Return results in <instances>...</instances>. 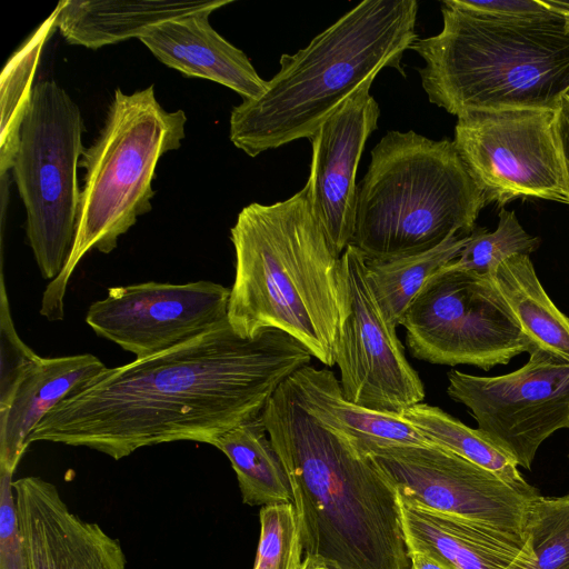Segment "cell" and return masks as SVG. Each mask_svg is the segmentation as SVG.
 I'll list each match as a JSON object with an SVG mask.
<instances>
[{"instance_id": "6da1fadb", "label": "cell", "mask_w": 569, "mask_h": 569, "mask_svg": "<svg viewBox=\"0 0 569 569\" xmlns=\"http://www.w3.org/2000/svg\"><path fill=\"white\" fill-rule=\"evenodd\" d=\"M311 357L281 330L242 338L227 320L158 355L103 369L43 417L28 446L87 447L114 460L164 442L213 446L260 416Z\"/></svg>"}, {"instance_id": "7a4b0ae2", "label": "cell", "mask_w": 569, "mask_h": 569, "mask_svg": "<svg viewBox=\"0 0 569 569\" xmlns=\"http://www.w3.org/2000/svg\"><path fill=\"white\" fill-rule=\"evenodd\" d=\"M261 417L289 480L305 556L336 569H410L398 490L375 458L315 420L289 380Z\"/></svg>"}, {"instance_id": "3957f363", "label": "cell", "mask_w": 569, "mask_h": 569, "mask_svg": "<svg viewBox=\"0 0 569 569\" xmlns=\"http://www.w3.org/2000/svg\"><path fill=\"white\" fill-rule=\"evenodd\" d=\"M236 274L228 321L242 338L281 330L325 366L336 365L340 254L305 187L272 204L246 206L230 229Z\"/></svg>"}, {"instance_id": "277c9868", "label": "cell", "mask_w": 569, "mask_h": 569, "mask_svg": "<svg viewBox=\"0 0 569 569\" xmlns=\"http://www.w3.org/2000/svg\"><path fill=\"white\" fill-rule=\"evenodd\" d=\"M416 0H365L280 57V69L256 99L231 110L229 138L249 157L309 139L343 102L383 68L400 64L416 41Z\"/></svg>"}, {"instance_id": "5b68a950", "label": "cell", "mask_w": 569, "mask_h": 569, "mask_svg": "<svg viewBox=\"0 0 569 569\" xmlns=\"http://www.w3.org/2000/svg\"><path fill=\"white\" fill-rule=\"evenodd\" d=\"M442 29L411 46L431 103L467 111L557 110L569 93V32L565 19L516 24L441 3Z\"/></svg>"}, {"instance_id": "8992f818", "label": "cell", "mask_w": 569, "mask_h": 569, "mask_svg": "<svg viewBox=\"0 0 569 569\" xmlns=\"http://www.w3.org/2000/svg\"><path fill=\"white\" fill-rule=\"evenodd\" d=\"M486 204L452 140L391 130L357 186L350 244L367 260L417 254L469 236Z\"/></svg>"}, {"instance_id": "52a82bcc", "label": "cell", "mask_w": 569, "mask_h": 569, "mask_svg": "<svg viewBox=\"0 0 569 569\" xmlns=\"http://www.w3.org/2000/svg\"><path fill=\"white\" fill-rule=\"evenodd\" d=\"M186 124L184 111H167L153 84L130 94L114 90L103 127L80 160L86 172L74 241L64 268L44 289L41 316L62 320L67 286L83 256L92 249L110 253L138 217L152 209L157 163L180 148Z\"/></svg>"}, {"instance_id": "ba28073f", "label": "cell", "mask_w": 569, "mask_h": 569, "mask_svg": "<svg viewBox=\"0 0 569 569\" xmlns=\"http://www.w3.org/2000/svg\"><path fill=\"white\" fill-rule=\"evenodd\" d=\"M83 131L81 110L68 92L53 80L36 83L11 170L28 243L46 280L60 274L73 246Z\"/></svg>"}, {"instance_id": "9c48e42d", "label": "cell", "mask_w": 569, "mask_h": 569, "mask_svg": "<svg viewBox=\"0 0 569 569\" xmlns=\"http://www.w3.org/2000/svg\"><path fill=\"white\" fill-rule=\"evenodd\" d=\"M400 326L411 356L433 365L490 370L530 349L488 276L449 263L425 283Z\"/></svg>"}, {"instance_id": "30bf717a", "label": "cell", "mask_w": 569, "mask_h": 569, "mask_svg": "<svg viewBox=\"0 0 569 569\" xmlns=\"http://www.w3.org/2000/svg\"><path fill=\"white\" fill-rule=\"evenodd\" d=\"M457 118L453 144L487 203L537 198L569 204L555 110H479Z\"/></svg>"}, {"instance_id": "8fae6325", "label": "cell", "mask_w": 569, "mask_h": 569, "mask_svg": "<svg viewBox=\"0 0 569 569\" xmlns=\"http://www.w3.org/2000/svg\"><path fill=\"white\" fill-rule=\"evenodd\" d=\"M396 329L376 297L366 257L349 244L340 256L336 365L351 402L401 415L425 399L423 382L408 362Z\"/></svg>"}, {"instance_id": "7c38bea8", "label": "cell", "mask_w": 569, "mask_h": 569, "mask_svg": "<svg viewBox=\"0 0 569 569\" xmlns=\"http://www.w3.org/2000/svg\"><path fill=\"white\" fill-rule=\"evenodd\" d=\"M519 369L481 377L447 373L448 396L467 407L477 429L527 470L540 445L569 429V361L532 348Z\"/></svg>"}, {"instance_id": "4fadbf2b", "label": "cell", "mask_w": 569, "mask_h": 569, "mask_svg": "<svg viewBox=\"0 0 569 569\" xmlns=\"http://www.w3.org/2000/svg\"><path fill=\"white\" fill-rule=\"evenodd\" d=\"M369 453L406 500L471 523L525 550L527 513L536 497L433 442L378 448Z\"/></svg>"}, {"instance_id": "5bb4252c", "label": "cell", "mask_w": 569, "mask_h": 569, "mask_svg": "<svg viewBox=\"0 0 569 569\" xmlns=\"http://www.w3.org/2000/svg\"><path fill=\"white\" fill-rule=\"evenodd\" d=\"M230 288L208 280L111 287L90 305L97 336L143 359L201 336L228 320Z\"/></svg>"}, {"instance_id": "9a60e30c", "label": "cell", "mask_w": 569, "mask_h": 569, "mask_svg": "<svg viewBox=\"0 0 569 569\" xmlns=\"http://www.w3.org/2000/svg\"><path fill=\"white\" fill-rule=\"evenodd\" d=\"M366 82L309 138L312 148L307 184L313 210L338 254L351 243L355 230L358 164L380 107Z\"/></svg>"}, {"instance_id": "2e32d148", "label": "cell", "mask_w": 569, "mask_h": 569, "mask_svg": "<svg viewBox=\"0 0 569 569\" xmlns=\"http://www.w3.org/2000/svg\"><path fill=\"white\" fill-rule=\"evenodd\" d=\"M12 486L29 569H127L119 540L74 515L53 483L27 476Z\"/></svg>"}, {"instance_id": "e0dca14e", "label": "cell", "mask_w": 569, "mask_h": 569, "mask_svg": "<svg viewBox=\"0 0 569 569\" xmlns=\"http://www.w3.org/2000/svg\"><path fill=\"white\" fill-rule=\"evenodd\" d=\"M212 7L163 22L139 40L163 64L184 76L220 83L242 97L258 98L267 87L247 54L209 22Z\"/></svg>"}, {"instance_id": "ac0fdd59", "label": "cell", "mask_w": 569, "mask_h": 569, "mask_svg": "<svg viewBox=\"0 0 569 569\" xmlns=\"http://www.w3.org/2000/svg\"><path fill=\"white\" fill-rule=\"evenodd\" d=\"M288 380L300 405L315 420L349 438L367 453L378 448L432 443L401 415L372 410L348 400L329 369L307 365Z\"/></svg>"}, {"instance_id": "d6986e66", "label": "cell", "mask_w": 569, "mask_h": 569, "mask_svg": "<svg viewBox=\"0 0 569 569\" xmlns=\"http://www.w3.org/2000/svg\"><path fill=\"white\" fill-rule=\"evenodd\" d=\"M106 369L91 353L39 358L0 411V468L14 472L34 427L72 391Z\"/></svg>"}, {"instance_id": "ffe728a7", "label": "cell", "mask_w": 569, "mask_h": 569, "mask_svg": "<svg viewBox=\"0 0 569 569\" xmlns=\"http://www.w3.org/2000/svg\"><path fill=\"white\" fill-rule=\"evenodd\" d=\"M232 0H61L57 28L74 46L99 49L131 38L140 39L157 26Z\"/></svg>"}, {"instance_id": "44dd1931", "label": "cell", "mask_w": 569, "mask_h": 569, "mask_svg": "<svg viewBox=\"0 0 569 569\" xmlns=\"http://www.w3.org/2000/svg\"><path fill=\"white\" fill-rule=\"evenodd\" d=\"M408 551L435 557L449 569H511L525 555L485 530L406 500L398 493Z\"/></svg>"}, {"instance_id": "7402d4cb", "label": "cell", "mask_w": 569, "mask_h": 569, "mask_svg": "<svg viewBox=\"0 0 569 569\" xmlns=\"http://www.w3.org/2000/svg\"><path fill=\"white\" fill-rule=\"evenodd\" d=\"M487 276L528 339L529 351L539 348L569 361V317L545 291L530 257H510Z\"/></svg>"}, {"instance_id": "603a6c76", "label": "cell", "mask_w": 569, "mask_h": 569, "mask_svg": "<svg viewBox=\"0 0 569 569\" xmlns=\"http://www.w3.org/2000/svg\"><path fill=\"white\" fill-rule=\"evenodd\" d=\"M213 446L231 462L244 503L264 507L292 501L288 477L261 415L227 431Z\"/></svg>"}, {"instance_id": "cb8c5ba5", "label": "cell", "mask_w": 569, "mask_h": 569, "mask_svg": "<svg viewBox=\"0 0 569 569\" xmlns=\"http://www.w3.org/2000/svg\"><path fill=\"white\" fill-rule=\"evenodd\" d=\"M401 416L430 442L491 471L525 493L539 496L538 490L522 478L515 459L478 429L466 426L439 407L423 402L406 409Z\"/></svg>"}, {"instance_id": "d4e9b609", "label": "cell", "mask_w": 569, "mask_h": 569, "mask_svg": "<svg viewBox=\"0 0 569 569\" xmlns=\"http://www.w3.org/2000/svg\"><path fill=\"white\" fill-rule=\"evenodd\" d=\"M58 7L7 61L0 79V173L12 169L21 124L29 109L42 49L57 28Z\"/></svg>"}, {"instance_id": "484cf974", "label": "cell", "mask_w": 569, "mask_h": 569, "mask_svg": "<svg viewBox=\"0 0 569 569\" xmlns=\"http://www.w3.org/2000/svg\"><path fill=\"white\" fill-rule=\"evenodd\" d=\"M469 236H452L439 246L390 260H367L376 297L390 322L397 328L425 283L460 254Z\"/></svg>"}, {"instance_id": "4316f807", "label": "cell", "mask_w": 569, "mask_h": 569, "mask_svg": "<svg viewBox=\"0 0 569 569\" xmlns=\"http://www.w3.org/2000/svg\"><path fill=\"white\" fill-rule=\"evenodd\" d=\"M525 542L528 556L511 569H569V492L536 497L527 513Z\"/></svg>"}, {"instance_id": "83f0119b", "label": "cell", "mask_w": 569, "mask_h": 569, "mask_svg": "<svg viewBox=\"0 0 569 569\" xmlns=\"http://www.w3.org/2000/svg\"><path fill=\"white\" fill-rule=\"evenodd\" d=\"M539 246V238L522 228L515 211L501 208L496 230L490 232L486 228H475L458 258L449 264L487 276L508 258L529 256Z\"/></svg>"}, {"instance_id": "f1b7e54d", "label": "cell", "mask_w": 569, "mask_h": 569, "mask_svg": "<svg viewBox=\"0 0 569 569\" xmlns=\"http://www.w3.org/2000/svg\"><path fill=\"white\" fill-rule=\"evenodd\" d=\"M303 548L292 502L260 509V537L253 569H298Z\"/></svg>"}, {"instance_id": "f546056e", "label": "cell", "mask_w": 569, "mask_h": 569, "mask_svg": "<svg viewBox=\"0 0 569 569\" xmlns=\"http://www.w3.org/2000/svg\"><path fill=\"white\" fill-rule=\"evenodd\" d=\"M0 298V411H4L19 382L40 357L16 332L2 274Z\"/></svg>"}, {"instance_id": "4dcf8cb0", "label": "cell", "mask_w": 569, "mask_h": 569, "mask_svg": "<svg viewBox=\"0 0 569 569\" xmlns=\"http://www.w3.org/2000/svg\"><path fill=\"white\" fill-rule=\"evenodd\" d=\"M442 3L498 22L529 24L565 19L567 2L540 0H446Z\"/></svg>"}, {"instance_id": "1f68e13d", "label": "cell", "mask_w": 569, "mask_h": 569, "mask_svg": "<svg viewBox=\"0 0 569 569\" xmlns=\"http://www.w3.org/2000/svg\"><path fill=\"white\" fill-rule=\"evenodd\" d=\"M12 476V471L0 468V569H29Z\"/></svg>"}, {"instance_id": "d6a6232c", "label": "cell", "mask_w": 569, "mask_h": 569, "mask_svg": "<svg viewBox=\"0 0 569 569\" xmlns=\"http://www.w3.org/2000/svg\"><path fill=\"white\" fill-rule=\"evenodd\" d=\"M555 126L558 149L569 186V93L562 98L556 110Z\"/></svg>"}, {"instance_id": "836d02e7", "label": "cell", "mask_w": 569, "mask_h": 569, "mask_svg": "<svg viewBox=\"0 0 569 569\" xmlns=\"http://www.w3.org/2000/svg\"><path fill=\"white\" fill-rule=\"evenodd\" d=\"M408 557L410 560V569H449L441 561L423 551H408Z\"/></svg>"}, {"instance_id": "e575fe53", "label": "cell", "mask_w": 569, "mask_h": 569, "mask_svg": "<svg viewBox=\"0 0 569 569\" xmlns=\"http://www.w3.org/2000/svg\"><path fill=\"white\" fill-rule=\"evenodd\" d=\"M298 569H336L315 556H305Z\"/></svg>"}, {"instance_id": "d590c367", "label": "cell", "mask_w": 569, "mask_h": 569, "mask_svg": "<svg viewBox=\"0 0 569 569\" xmlns=\"http://www.w3.org/2000/svg\"><path fill=\"white\" fill-rule=\"evenodd\" d=\"M563 17H565V26H566V29L567 31L569 32V2L563 11Z\"/></svg>"}]
</instances>
